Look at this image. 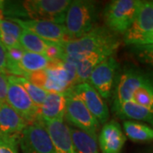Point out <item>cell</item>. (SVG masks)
Masks as SVG:
<instances>
[{"label":"cell","instance_id":"obj_1","mask_svg":"<svg viewBox=\"0 0 153 153\" xmlns=\"http://www.w3.org/2000/svg\"><path fill=\"white\" fill-rule=\"evenodd\" d=\"M112 99V108L132 101L153 111V70L132 64L118 70Z\"/></svg>","mask_w":153,"mask_h":153},{"label":"cell","instance_id":"obj_2","mask_svg":"<svg viewBox=\"0 0 153 153\" xmlns=\"http://www.w3.org/2000/svg\"><path fill=\"white\" fill-rule=\"evenodd\" d=\"M69 0L0 1L2 15L7 19L45 20L63 25Z\"/></svg>","mask_w":153,"mask_h":153},{"label":"cell","instance_id":"obj_3","mask_svg":"<svg viewBox=\"0 0 153 153\" xmlns=\"http://www.w3.org/2000/svg\"><path fill=\"white\" fill-rule=\"evenodd\" d=\"M119 45L117 34L105 27H96L81 38L63 43L62 49L66 55H86L95 51H106L113 55Z\"/></svg>","mask_w":153,"mask_h":153},{"label":"cell","instance_id":"obj_4","mask_svg":"<svg viewBox=\"0 0 153 153\" xmlns=\"http://www.w3.org/2000/svg\"><path fill=\"white\" fill-rule=\"evenodd\" d=\"M97 19V8L92 1H71L66 10L64 27L69 40L76 39L89 33Z\"/></svg>","mask_w":153,"mask_h":153},{"label":"cell","instance_id":"obj_5","mask_svg":"<svg viewBox=\"0 0 153 153\" xmlns=\"http://www.w3.org/2000/svg\"><path fill=\"white\" fill-rule=\"evenodd\" d=\"M141 1L114 0L109 3L104 10L106 28L115 34H123L134 22Z\"/></svg>","mask_w":153,"mask_h":153},{"label":"cell","instance_id":"obj_6","mask_svg":"<svg viewBox=\"0 0 153 153\" xmlns=\"http://www.w3.org/2000/svg\"><path fill=\"white\" fill-rule=\"evenodd\" d=\"M66 107L65 117L67 121L77 129L97 137L100 123L88 111L80 99L75 95L71 88L66 91Z\"/></svg>","mask_w":153,"mask_h":153},{"label":"cell","instance_id":"obj_7","mask_svg":"<svg viewBox=\"0 0 153 153\" xmlns=\"http://www.w3.org/2000/svg\"><path fill=\"white\" fill-rule=\"evenodd\" d=\"M7 102L27 122V125L39 120V107L33 103L24 88L17 82L16 76L7 75Z\"/></svg>","mask_w":153,"mask_h":153},{"label":"cell","instance_id":"obj_8","mask_svg":"<svg viewBox=\"0 0 153 153\" xmlns=\"http://www.w3.org/2000/svg\"><path fill=\"white\" fill-rule=\"evenodd\" d=\"M118 70V62L114 57L110 56L100 62L92 71L88 83L102 99L109 100L112 96Z\"/></svg>","mask_w":153,"mask_h":153},{"label":"cell","instance_id":"obj_9","mask_svg":"<svg viewBox=\"0 0 153 153\" xmlns=\"http://www.w3.org/2000/svg\"><path fill=\"white\" fill-rule=\"evenodd\" d=\"M20 139L24 153H55L49 133L41 121L27 126Z\"/></svg>","mask_w":153,"mask_h":153},{"label":"cell","instance_id":"obj_10","mask_svg":"<svg viewBox=\"0 0 153 153\" xmlns=\"http://www.w3.org/2000/svg\"><path fill=\"white\" fill-rule=\"evenodd\" d=\"M25 30L30 31L40 38L52 43H65L69 40L64 25L45 20L10 19Z\"/></svg>","mask_w":153,"mask_h":153},{"label":"cell","instance_id":"obj_11","mask_svg":"<svg viewBox=\"0 0 153 153\" xmlns=\"http://www.w3.org/2000/svg\"><path fill=\"white\" fill-rule=\"evenodd\" d=\"M71 91L82 100L88 111L98 120L105 124L109 119V110L103 99L88 82L77 83L71 88Z\"/></svg>","mask_w":153,"mask_h":153},{"label":"cell","instance_id":"obj_12","mask_svg":"<svg viewBox=\"0 0 153 153\" xmlns=\"http://www.w3.org/2000/svg\"><path fill=\"white\" fill-rule=\"evenodd\" d=\"M101 153H121L126 142V136L120 124L116 120L105 123L98 137Z\"/></svg>","mask_w":153,"mask_h":153},{"label":"cell","instance_id":"obj_13","mask_svg":"<svg viewBox=\"0 0 153 153\" xmlns=\"http://www.w3.org/2000/svg\"><path fill=\"white\" fill-rule=\"evenodd\" d=\"M27 123L8 102L0 103V136L19 139Z\"/></svg>","mask_w":153,"mask_h":153},{"label":"cell","instance_id":"obj_14","mask_svg":"<svg viewBox=\"0 0 153 153\" xmlns=\"http://www.w3.org/2000/svg\"><path fill=\"white\" fill-rule=\"evenodd\" d=\"M53 143L55 153H76L70 128L63 121L44 123Z\"/></svg>","mask_w":153,"mask_h":153},{"label":"cell","instance_id":"obj_15","mask_svg":"<svg viewBox=\"0 0 153 153\" xmlns=\"http://www.w3.org/2000/svg\"><path fill=\"white\" fill-rule=\"evenodd\" d=\"M66 107L65 93H48L43 104L39 107V120L43 123L50 121H63Z\"/></svg>","mask_w":153,"mask_h":153},{"label":"cell","instance_id":"obj_16","mask_svg":"<svg viewBox=\"0 0 153 153\" xmlns=\"http://www.w3.org/2000/svg\"><path fill=\"white\" fill-rule=\"evenodd\" d=\"M110 56L112 55L106 51H95L83 55L76 66L77 83L88 82L94 69Z\"/></svg>","mask_w":153,"mask_h":153},{"label":"cell","instance_id":"obj_17","mask_svg":"<svg viewBox=\"0 0 153 153\" xmlns=\"http://www.w3.org/2000/svg\"><path fill=\"white\" fill-rule=\"evenodd\" d=\"M113 112L122 119L143 121L153 126V111L132 101L122 103L112 109Z\"/></svg>","mask_w":153,"mask_h":153},{"label":"cell","instance_id":"obj_18","mask_svg":"<svg viewBox=\"0 0 153 153\" xmlns=\"http://www.w3.org/2000/svg\"><path fill=\"white\" fill-rule=\"evenodd\" d=\"M128 31L140 33L153 32L152 1H141L134 22Z\"/></svg>","mask_w":153,"mask_h":153},{"label":"cell","instance_id":"obj_19","mask_svg":"<svg viewBox=\"0 0 153 153\" xmlns=\"http://www.w3.org/2000/svg\"><path fill=\"white\" fill-rule=\"evenodd\" d=\"M126 136L134 142L153 141V128L142 123L126 120L123 123Z\"/></svg>","mask_w":153,"mask_h":153},{"label":"cell","instance_id":"obj_20","mask_svg":"<svg viewBox=\"0 0 153 153\" xmlns=\"http://www.w3.org/2000/svg\"><path fill=\"white\" fill-rule=\"evenodd\" d=\"M70 132L76 153H100L97 137L71 127Z\"/></svg>","mask_w":153,"mask_h":153},{"label":"cell","instance_id":"obj_21","mask_svg":"<svg viewBox=\"0 0 153 153\" xmlns=\"http://www.w3.org/2000/svg\"><path fill=\"white\" fill-rule=\"evenodd\" d=\"M49 58L44 54L25 51L20 62V66L27 75V73L44 70L49 65Z\"/></svg>","mask_w":153,"mask_h":153},{"label":"cell","instance_id":"obj_22","mask_svg":"<svg viewBox=\"0 0 153 153\" xmlns=\"http://www.w3.org/2000/svg\"><path fill=\"white\" fill-rule=\"evenodd\" d=\"M19 42L25 51L37 53V54H44V55L45 49L47 48V45L49 44L48 41H45L32 32L25 29H23L22 31Z\"/></svg>","mask_w":153,"mask_h":153},{"label":"cell","instance_id":"obj_23","mask_svg":"<svg viewBox=\"0 0 153 153\" xmlns=\"http://www.w3.org/2000/svg\"><path fill=\"white\" fill-rule=\"evenodd\" d=\"M16 79L17 80V82L24 88V89L27 91V93L30 96V98L32 99L33 103L36 105L38 107H40L41 105L43 104L45 98H46L48 92L45 91L43 88H40L35 86L34 84L29 82L27 79L25 78V77L16 76Z\"/></svg>","mask_w":153,"mask_h":153},{"label":"cell","instance_id":"obj_24","mask_svg":"<svg viewBox=\"0 0 153 153\" xmlns=\"http://www.w3.org/2000/svg\"><path fill=\"white\" fill-rule=\"evenodd\" d=\"M128 50L137 60L153 70V44H129Z\"/></svg>","mask_w":153,"mask_h":153},{"label":"cell","instance_id":"obj_25","mask_svg":"<svg viewBox=\"0 0 153 153\" xmlns=\"http://www.w3.org/2000/svg\"><path fill=\"white\" fill-rule=\"evenodd\" d=\"M22 31L23 29L16 22H15L10 19L0 17V33H4L5 35L13 37L19 40Z\"/></svg>","mask_w":153,"mask_h":153},{"label":"cell","instance_id":"obj_26","mask_svg":"<svg viewBox=\"0 0 153 153\" xmlns=\"http://www.w3.org/2000/svg\"><path fill=\"white\" fill-rule=\"evenodd\" d=\"M63 43H52L49 42L47 48L45 49L44 55H46L49 60H60L61 56L63 55Z\"/></svg>","mask_w":153,"mask_h":153},{"label":"cell","instance_id":"obj_27","mask_svg":"<svg viewBox=\"0 0 153 153\" xmlns=\"http://www.w3.org/2000/svg\"><path fill=\"white\" fill-rule=\"evenodd\" d=\"M25 78H27L29 82H32L35 86L44 89V85L47 81V74L45 70H41L32 73H27Z\"/></svg>","mask_w":153,"mask_h":153},{"label":"cell","instance_id":"obj_28","mask_svg":"<svg viewBox=\"0 0 153 153\" xmlns=\"http://www.w3.org/2000/svg\"><path fill=\"white\" fill-rule=\"evenodd\" d=\"M17 140L15 138L0 136V153H18Z\"/></svg>","mask_w":153,"mask_h":153},{"label":"cell","instance_id":"obj_29","mask_svg":"<svg viewBox=\"0 0 153 153\" xmlns=\"http://www.w3.org/2000/svg\"><path fill=\"white\" fill-rule=\"evenodd\" d=\"M8 80L7 75L0 71V103L7 102Z\"/></svg>","mask_w":153,"mask_h":153},{"label":"cell","instance_id":"obj_30","mask_svg":"<svg viewBox=\"0 0 153 153\" xmlns=\"http://www.w3.org/2000/svg\"><path fill=\"white\" fill-rule=\"evenodd\" d=\"M8 55H7V49L4 45L0 41V71L6 74V67H7Z\"/></svg>","mask_w":153,"mask_h":153},{"label":"cell","instance_id":"obj_31","mask_svg":"<svg viewBox=\"0 0 153 153\" xmlns=\"http://www.w3.org/2000/svg\"><path fill=\"white\" fill-rule=\"evenodd\" d=\"M2 16H3V15H2V11H1V7H0V17H2Z\"/></svg>","mask_w":153,"mask_h":153},{"label":"cell","instance_id":"obj_32","mask_svg":"<svg viewBox=\"0 0 153 153\" xmlns=\"http://www.w3.org/2000/svg\"><path fill=\"white\" fill-rule=\"evenodd\" d=\"M147 153H153V151L152 152H147Z\"/></svg>","mask_w":153,"mask_h":153},{"label":"cell","instance_id":"obj_33","mask_svg":"<svg viewBox=\"0 0 153 153\" xmlns=\"http://www.w3.org/2000/svg\"><path fill=\"white\" fill-rule=\"evenodd\" d=\"M152 3H153V1H152Z\"/></svg>","mask_w":153,"mask_h":153}]
</instances>
